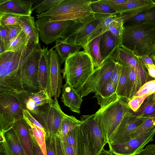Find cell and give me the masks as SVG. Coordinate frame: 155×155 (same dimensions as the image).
<instances>
[{
  "label": "cell",
  "mask_w": 155,
  "mask_h": 155,
  "mask_svg": "<svg viewBox=\"0 0 155 155\" xmlns=\"http://www.w3.org/2000/svg\"><path fill=\"white\" fill-rule=\"evenodd\" d=\"M28 42L20 50L6 51L0 54V94L10 92L16 94L24 91L22 73L27 62L40 45Z\"/></svg>",
  "instance_id": "6da1fadb"
},
{
  "label": "cell",
  "mask_w": 155,
  "mask_h": 155,
  "mask_svg": "<svg viewBox=\"0 0 155 155\" xmlns=\"http://www.w3.org/2000/svg\"><path fill=\"white\" fill-rule=\"evenodd\" d=\"M137 56H149L155 50V24L137 23L124 26L121 45Z\"/></svg>",
  "instance_id": "7a4b0ae2"
},
{
  "label": "cell",
  "mask_w": 155,
  "mask_h": 155,
  "mask_svg": "<svg viewBox=\"0 0 155 155\" xmlns=\"http://www.w3.org/2000/svg\"><path fill=\"white\" fill-rule=\"evenodd\" d=\"M95 69L92 59L84 51L68 58L62 70L63 78L75 89L81 86Z\"/></svg>",
  "instance_id": "3957f363"
},
{
  "label": "cell",
  "mask_w": 155,
  "mask_h": 155,
  "mask_svg": "<svg viewBox=\"0 0 155 155\" xmlns=\"http://www.w3.org/2000/svg\"><path fill=\"white\" fill-rule=\"evenodd\" d=\"M91 0H64L45 13L37 15V18L49 17V21L72 20L74 22L94 15L91 8Z\"/></svg>",
  "instance_id": "277c9868"
},
{
  "label": "cell",
  "mask_w": 155,
  "mask_h": 155,
  "mask_svg": "<svg viewBox=\"0 0 155 155\" xmlns=\"http://www.w3.org/2000/svg\"><path fill=\"white\" fill-rule=\"evenodd\" d=\"M132 111L127 100L118 97L116 101L104 107L100 108L94 114L107 140L125 115Z\"/></svg>",
  "instance_id": "5b68a950"
},
{
  "label": "cell",
  "mask_w": 155,
  "mask_h": 155,
  "mask_svg": "<svg viewBox=\"0 0 155 155\" xmlns=\"http://www.w3.org/2000/svg\"><path fill=\"white\" fill-rule=\"evenodd\" d=\"M109 16L94 14L84 19L73 22L63 32L60 38L83 48L100 21Z\"/></svg>",
  "instance_id": "8992f818"
},
{
  "label": "cell",
  "mask_w": 155,
  "mask_h": 155,
  "mask_svg": "<svg viewBox=\"0 0 155 155\" xmlns=\"http://www.w3.org/2000/svg\"><path fill=\"white\" fill-rule=\"evenodd\" d=\"M23 118V109L15 94L10 92L0 93V133L6 131Z\"/></svg>",
  "instance_id": "52a82bcc"
},
{
  "label": "cell",
  "mask_w": 155,
  "mask_h": 155,
  "mask_svg": "<svg viewBox=\"0 0 155 155\" xmlns=\"http://www.w3.org/2000/svg\"><path fill=\"white\" fill-rule=\"evenodd\" d=\"M116 62L112 57L106 59L99 68H95L84 83L76 89L82 98L96 91L107 80L111 79Z\"/></svg>",
  "instance_id": "ba28073f"
},
{
  "label": "cell",
  "mask_w": 155,
  "mask_h": 155,
  "mask_svg": "<svg viewBox=\"0 0 155 155\" xmlns=\"http://www.w3.org/2000/svg\"><path fill=\"white\" fill-rule=\"evenodd\" d=\"M15 95L23 109L27 110L40 123L41 112L53 99L49 93L45 90L32 92L24 91Z\"/></svg>",
  "instance_id": "9c48e42d"
},
{
  "label": "cell",
  "mask_w": 155,
  "mask_h": 155,
  "mask_svg": "<svg viewBox=\"0 0 155 155\" xmlns=\"http://www.w3.org/2000/svg\"><path fill=\"white\" fill-rule=\"evenodd\" d=\"M37 19L35 22L39 37L41 40L46 45L60 39L64 31L74 22L72 20L49 21L48 17Z\"/></svg>",
  "instance_id": "30bf717a"
},
{
  "label": "cell",
  "mask_w": 155,
  "mask_h": 155,
  "mask_svg": "<svg viewBox=\"0 0 155 155\" xmlns=\"http://www.w3.org/2000/svg\"><path fill=\"white\" fill-rule=\"evenodd\" d=\"M111 57L116 62L134 69L142 82H146L149 79L150 77L141 57L122 45L118 47Z\"/></svg>",
  "instance_id": "8fae6325"
},
{
  "label": "cell",
  "mask_w": 155,
  "mask_h": 155,
  "mask_svg": "<svg viewBox=\"0 0 155 155\" xmlns=\"http://www.w3.org/2000/svg\"><path fill=\"white\" fill-rule=\"evenodd\" d=\"M155 131L135 138L108 143L109 151L115 155L140 154L145 145L153 140Z\"/></svg>",
  "instance_id": "7c38bea8"
},
{
  "label": "cell",
  "mask_w": 155,
  "mask_h": 155,
  "mask_svg": "<svg viewBox=\"0 0 155 155\" xmlns=\"http://www.w3.org/2000/svg\"><path fill=\"white\" fill-rule=\"evenodd\" d=\"M65 115L61 110L57 98L53 99L40 113V123L45 128L46 134L57 135Z\"/></svg>",
  "instance_id": "4fadbf2b"
},
{
  "label": "cell",
  "mask_w": 155,
  "mask_h": 155,
  "mask_svg": "<svg viewBox=\"0 0 155 155\" xmlns=\"http://www.w3.org/2000/svg\"><path fill=\"white\" fill-rule=\"evenodd\" d=\"M42 50L40 45L33 52L24 68L22 76L24 91L32 92L40 91L38 72Z\"/></svg>",
  "instance_id": "5bb4252c"
},
{
  "label": "cell",
  "mask_w": 155,
  "mask_h": 155,
  "mask_svg": "<svg viewBox=\"0 0 155 155\" xmlns=\"http://www.w3.org/2000/svg\"><path fill=\"white\" fill-rule=\"evenodd\" d=\"M50 66L48 92L52 97L57 98L61 92L62 77L61 61L59 56L53 48L49 50Z\"/></svg>",
  "instance_id": "9a60e30c"
},
{
  "label": "cell",
  "mask_w": 155,
  "mask_h": 155,
  "mask_svg": "<svg viewBox=\"0 0 155 155\" xmlns=\"http://www.w3.org/2000/svg\"><path fill=\"white\" fill-rule=\"evenodd\" d=\"M147 118L136 116L132 111L127 113L109 138L108 144L130 139L132 132Z\"/></svg>",
  "instance_id": "2e32d148"
},
{
  "label": "cell",
  "mask_w": 155,
  "mask_h": 155,
  "mask_svg": "<svg viewBox=\"0 0 155 155\" xmlns=\"http://www.w3.org/2000/svg\"><path fill=\"white\" fill-rule=\"evenodd\" d=\"M81 119L84 120L88 125L94 143L96 153L98 155L107 143L101 124L95 114L83 115Z\"/></svg>",
  "instance_id": "e0dca14e"
},
{
  "label": "cell",
  "mask_w": 155,
  "mask_h": 155,
  "mask_svg": "<svg viewBox=\"0 0 155 155\" xmlns=\"http://www.w3.org/2000/svg\"><path fill=\"white\" fill-rule=\"evenodd\" d=\"M123 19L124 26L140 23L155 24V2L149 7L140 11L119 15Z\"/></svg>",
  "instance_id": "ac0fdd59"
},
{
  "label": "cell",
  "mask_w": 155,
  "mask_h": 155,
  "mask_svg": "<svg viewBox=\"0 0 155 155\" xmlns=\"http://www.w3.org/2000/svg\"><path fill=\"white\" fill-rule=\"evenodd\" d=\"M33 4L32 1L0 0V14L6 13L31 16Z\"/></svg>",
  "instance_id": "d6986e66"
},
{
  "label": "cell",
  "mask_w": 155,
  "mask_h": 155,
  "mask_svg": "<svg viewBox=\"0 0 155 155\" xmlns=\"http://www.w3.org/2000/svg\"><path fill=\"white\" fill-rule=\"evenodd\" d=\"M100 108L104 107L116 101L118 97L116 93V87L111 79L107 80L94 93Z\"/></svg>",
  "instance_id": "ffe728a7"
},
{
  "label": "cell",
  "mask_w": 155,
  "mask_h": 155,
  "mask_svg": "<svg viewBox=\"0 0 155 155\" xmlns=\"http://www.w3.org/2000/svg\"><path fill=\"white\" fill-rule=\"evenodd\" d=\"M81 120L78 134L80 155H97L89 127L84 120Z\"/></svg>",
  "instance_id": "44dd1931"
},
{
  "label": "cell",
  "mask_w": 155,
  "mask_h": 155,
  "mask_svg": "<svg viewBox=\"0 0 155 155\" xmlns=\"http://www.w3.org/2000/svg\"><path fill=\"white\" fill-rule=\"evenodd\" d=\"M61 101L72 111L80 114V108L83 101L74 87L67 82L62 88Z\"/></svg>",
  "instance_id": "7402d4cb"
},
{
  "label": "cell",
  "mask_w": 155,
  "mask_h": 155,
  "mask_svg": "<svg viewBox=\"0 0 155 155\" xmlns=\"http://www.w3.org/2000/svg\"><path fill=\"white\" fill-rule=\"evenodd\" d=\"M17 134L26 155H32V142L29 126L24 118L17 120L12 127Z\"/></svg>",
  "instance_id": "603a6c76"
},
{
  "label": "cell",
  "mask_w": 155,
  "mask_h": 155,
  "mask_svg": "<svg viewBox=\"0 0 155 155\" xmlns=\"http://www.w3.org/2000/svg\"><path fill=\"white\" fill-rule=\"evenodd\" d=\"M49 66V50L47 47L43 46L39 61L38 72V80L40 90L48 91Z\"/></svg>",
  "instance_id": "cb8c5ba5"
},
{
  "label": "cell",
  "mask_w": 155,
  "mask_h": 155,
  "mask_svg": "<svg viewBox=\"0 0 155 155\" xmlns=\"http://www.w3.org/2000/svg\"><path fill=\"white\" fill-rule=\"evenodd\" d=\"M155 93V79H154L143 85L134 96L127 101L128 104L132 111L135 112L148 96Z\"/></svg>",
  "instance_id": "d4e9b609"
},
{
  "label": "cell",
  "mask_w": 155,
  "mask_h": 155,
  "mask_svg": "<svg viewBox=\"0 0 155 155\" xmlns=\"http://www.w3.org/2000/svg\"><path fill=\"white\" fill-rule=\"evenodd\" d=\"M121 38L108 31L102 35L100 43V51L102 57L104 61L112 56L113 54L121 45Z\"/></svg>",
  "instance_id": "484cf974"
},
{
  "label": "cell",
  "mask_w": 155,
  "mask_h": 155,
  "mask_svg": "<svg viewBox=\"0 0 155 155\" xmlns=\"http://www.w3.org/2000/svg\"><path fill=\"white\" fill-rule=\"evenodd\" d=\"M7 155H26L15 130L12 127L3 133Z\"/></svg>",
  "instance_id": "4316f807"
},
{
  "label": "cell",
  "mask_w": 155,
  "mask_h": 155,
  "mask_svg": "<svg viewBox=\"0 0 155 155\" xmlns=\"http://www.w3.org/2000/svg\"><path fill=\"white\" fill-rule=\"evenodd\" d=\"M19 25L29 40V42L38 44L39 35L36 28L34 17L31 16H21Z\"/></svg>",
  "instance_id": "83f0119b"
},
{
  "label": "cell",
  "mask_w": 155,
  "mask_h": 155,
  "mask_svg": "<svg viewBox=\"0 0 155 155\" xmlns=\"http://www.w3.org/2000/svg\"><path fill=\"white\" fill-rule=\"evenodd\" d=\"M155 1L152 0H132L131 2L114 5L111 7L115 9L118 14L142 11L151 6Z\"/></svg>",
  "instance_id": "f1b7e54d"
},
{
  "label": "cell",
  "mask_w": 155,
  "mask_h": 155,
  "mask_svg": "<svg viewBox=\"0 0 155 155\" xmlns=\"http://www.w3.org/2000/svg\"><path fill=\"white\" fill-rule=\"evenodd\" d=\"M102 35L88 42L83 48L84 51L91 58L95 68L100 67L104 61L102 57L100 51Z\"/></svg>",
  "instance_id": "f546056e"
},
{
  "label": "cell",
  "mask_w": 155,
  "mask_h": 155,
  "mask_svg": "<svg viewBox=\"0 0 155 155\" xmlns=\"http://www.w3.org/2000/svg\"><path fill=\"white\" fill-rule=\"evenodd\" d=\"M54 48L59 56L62 64L70 56L79 51L82 47L69 43L65 40L59 39L55 41Z\"/></svg>",
  "instance_id": "4dcf8cb0"
},
{
  "label": "cell",
  "mask_w": 155,
  "mask_h": 155,
  "mask_svg": "<svg viewBox=\"0 0 155 155\" xmlns=\"http://www.w3.org/2000/svg\"><path fill=\"white\" fill-rule=\"evenodd\" d=\"M133 114L139 117H155V93L148 96L137 110L133 112Z\"/></svg>",
  "instance_id": "1f68e13d"
},
{
  "label": "cell",
  "mask_w": 155,
  "mask_h": 155,
  "mask_svg": "<svg viewBox=\"0 0 155 155\" xmlns=\"http://www.w3.org/2000/svg\"><path fill=\"white\" fill-rule=\"evenodd\" d=\"M128 68L127 101L133 97L142 86L138 76L133 68Z\"/></svg>",
  "instance_id": "d6a6232c"
},
{
  "label": "cell",
  "mask_w": 155,
  "mask_h": 155,
  "mask_svg": "<svg viewBox=\"0 0 155 155\" xmlns=\"http://www.w3.org/2000/svg\"><path fill=\"white\" fill-rule=\"evenodd\" d=\"M81 120L76 119L73 116L66 114L64 116L57 136L61 139H65L67 134L79 125Z\"/></svg>",
  "instance_id": "836d02e7"
},
{
  "label": "cell",
  "mask_w": 155,
  "mask_h": 155,
  "mask_svg": "<svg viewBox=\"0 0 155 155\" xmlns=\"http://www.w3.org/2000/svg\"><path fill=\"white\" fill-rule=\"evenodd\" d=\"M154 131L155 117H149L145 120L132 132L130 135V138H137Z\"/></svg>",
  "instance_id": "e575fe53"
},
{
  "label": "cell",
  "mask_w": 155,
  "mask_h": 155,
  "mask_svg": "<svg viewBox=\"0 0 155 155\" xmlns=\"http://www.w3.org/2000/svg\"><path fill=\"white\" fill-rule=\"evenodd\" d=\"M118 16L117 15H111L101 20L91 34L88 42L109 31L110 25Z\"/></svg>",
  "instance_id": "d590c367"
},
{
  "label": "cell",
  "mask_w": 155,
  "mask_h": 155,
  "mask_svg": "<svg viewBox=\"0 0 155 155\" xmlns=\"http://www.w3.org/2000/svg\"><path fill=\"white\" fill-rule=\"evenodd\" d=\"M23 117L30 127L33 137L39 145L44 154L47 155L45 143L46 133L31 123L27 117Z\"/></svg>",
  "instance_id": "8d00e7d4"
},
{
  "label": "cell",
  "mask_w": 155,
  "mask_h": 155,
  "mask_svg": "<svg viewBox=\"0 0 155 155\" xmlns=\"http://www.w3.org/2000/svg\"><path fill=\"white\" fill-rule=\"evenodd\" d=\"M28 42V39L22 30L15 36L10 40L6 51H18Z\"/></svg>",
  "instance_id": "74e56055"
},
{
  "label": "cell",
  "mask_w": 155,
  "mask_h": 155,
  "mask_svg": "<svg viewBox=\"0 0 155 155\" xmlns=\"http://www.w3.org/2000/svg\"><path fill=\"white\" fill-rule=\"evenodd\" d=\"M123 66L122 72L116 87V93L118 97L127 100L128 68Z\"/></svg>",
  "instance_id": "f35d334b"
},
{
  "label": "cell",
  "mask_w": 155,
  "mask_h": 155,
  "mask_svg": "<svg viewBox=\"0 0 155 155\" xmlns=\"http://www.w3.org/2000/svg\"><path fill=\"white\" fill-rule=\"evenodd\" d=\"M91 8L94 14L111 15L118 14L116 10L101 0H91Z\"/></svg>",
  "instance_id": "ab89813d"
},
{
  "label": "cell",
  "mask_w": 155,
  "mask_h": 155,
  "mask_svg": "<svg viewBox=\"0 0 155 155\" xmlns=\"http://www.w3.org/2000/svg\"><path fill=\"white\" fill-rule=\"evenodd\" d=\"M79 125L69 132L65 138L68 143L73 149L75 155H80L78 137Z\"/></svg>",
  "instance_id": "60d3db41"
},
{
  "label": "cell",
  "mask_w": 155,
  "mask_h": 155,
  "mask_svg": "<svg viewBox=\"0 0 155 155\" xmlns=\"http://www.w3.org/2000/svg\"><path fill=\"white\" fill-rule=\"evenodd\" d=\"M64 0H45L38 3L32 8V11L40 14L48 11L64 2Z\"/></svg>",
  "instance_id": "b9f144b4"
},
{
  "label": "cell",
  "mask_w": 155,
  "mask_h": 155,
  "mask_svg": "<svg viewBox=\"0 0 155 155\" xmlns=\"http://www.w3.org/2000/svg\"><path fill=\"white\" fill-rule=\"evenodd\" d=\"M124 28L123 19L119 15L110 25L109 31L114 35L121 38Z\"/></svg>",
  "instance_id": "7bdbcfd3"
},
{
  "label": "cell",
  "mask_w": 155,
  "mask_h": 155,
  "mask_svg": "<svg viewBox=\"0 0 155 155\" xmlns=\"http://www.w3.org/2000/svg\"><path fill=\"white\" fill-rule=\"evenodd\" d=\"M20 16L10 14H0V25H19Z\"/></svg>",
  "instance_id": "ee69618b"
},
{
  "label": "cell",
  "mask_w": 155,
  "mask_h": 155,
  "mask_svg": "<svg viewBox=\"0 0 155 155\" xmlns=\"http://www.w3.org/2000/svg\"><path fill=\"white\" fill-rule=\"evenodd\" d=\"M45 143L47 155H57L55 136L46 134Z\"/></svg>",
  "instance_id": "f6af8a7d"
},
{
  "label": "cell",
  "mask_w": 155,
  "mask_h": 155,
  "mask_svg": "<svg viewBox=\"0 0 155 155\" xmlns=\"http://www.w3.org/2000/svg\"><path fill=\"white\" fill-rule=\"evenodd\" d=\"M123 67V66L121 64L116 62L111 78V80L113 84L116 87V89L122 72Z\"/></svg>",
  "instance_id": "bcb514c9"
},
{
  "label": "cell",
  "mask_w": 155,
  "mask_h": 155,
  "mask_svg": "<svg viewBox=\"0 0 155 155\" xmlns=\"http://www.w3.org/2000/svg\"><path fill=\"white\" fill-rule=\"evenodd\" d=\"M4 26L8 33L10 40L15 36L22 30L20 25Z\"/></svg>",
  "instance_id": "7dc6e473"
},
{
  "label": "cell",
  "mask_w": 155,
  "mask_h": 155,
  "mask_svg": "<svg viewBox=\"0 0 155 155\" xmlns=\"http://www.w3.org/2000/svg\"><path fill=\"white\" fill-rule=\"evenodd\" d=\"M0 44L3 45L6 48L10 40L8 33L3 25H0Z\"/></svg>",
  "instance_id": "c3c4849f"
},
{
  "label": "cell",
  "mask_w": 155,
  "mask_h": 155,
  "mask_svg": "<svg viewBox=\"0 0 155 155\" xmlns=\"http://www.w3.org/2000/svg\"><path fill=\"white\" fill-rule=\"evenodd\" d=\"M29 127L32 142V155H45L39 145L33 137L31 130L29 126Z\"/></svg>",
  "instance_id": "681fc988"
},
{
  "label": "cell",
  "mask_w": 155,
  "mask_h": 155,
  "mask_svg": "<svg viewBox=\"0 0 155 155\" xmlns=\"http://www.w3.org/2000/svg\"><path fill=\"white\" fill-rule=\"evenodd\" d=\"M23 116L27 117L31 123L35 125L43 131L46 132L45 128L43 126L32 116L27 110L23 109Z\"/></svg>",
  "instance_id": "f907efd6"
},
{
  "label": "cell",
  "mask_w": 155,
  "mask_h": 155,
  "mask_svg": "<svg viewBox=\"0 0 155 155\" xmlns=\"http://www.w3.org/2000/svg\"><path fill=\"white\" fill-rule=\"evenodd\" d=\"M57 155H65L62 143L60 138L55 136Z\"/></svg>",
  "instance_id": "816d5d0a"
},
{
  "label": "cell",
  "mask_w": 155,
  "mask_h": 155,
  "mask_svg": "<svg viewBox=\"0 0 155 155\" xmlns=\"http://www.w3.org/2000/svg\"><path fill=\"white\" fill-rule=\"evenodd\" d=\"M61 139L65 155H75L73 149L68 143L66 139Z\"/></svg>",
  "instance_id": "f5cc1de1"
},
{
  "label": "cell",
  "mask_w": 155,
  "mask_h": 155,
  "mask_svg": "<svg viewBox=\"0 0 155 155\" xmlns=\"http://www.w3.org/2000/svg\"><path fill=\"white\" fill-rule=\"evenodd\" d=\"M140 154V155H155V145L151 144L147 145Z\"/></svg>",
  "instance_id": "db71d44e"
},
{
  "label": "cell",
  "mask_w": 155,
  "mask_h": 155,
  "mask_svg": "<svg viewBox=\"0 0 155 155\" xmlns=\"http://www.w3.org/2000/svg\"><path fill=\"white\" fill-rule=\"evenodd\" d=\"M148 74L152 78L155 79V65L153 64H145Z\"/></svg>",
  "instance_id": "11a10c76"
},
{
  "label": "cell",
  "mask_w": 155,
  "mask_h": 155,
  "mask_svg": "<svg viewBox=\"0 0 155 155\" xmlns=\"http://www.w3.org/2000/svg\"><path fill=\"white\" fill-rule=\"evenodd\" d=\"M140 57L145 64H154L152 60L149 56H144Z\"/></svg>",
  "instance_id": "9f6ffc18"
},
{
  "label": "cell",
  "mask_w": 155,
  "mask_h": 155,
  "mask_svg": "<svg viewBox=\"0 0 155 155\" xmlns=\"http://www.w3.org/2000/svg\"><path fill=\"white\" fill-rule=\"evenodd\" d=\"M4 141L0 142V155H7L5 148Z\"/></svg>",
  "instance_id": "6f0895ef"
},
{
  "label": "cell",
  "mask_w": 155,
  "mask_h": 155,
  "mask_svg": "<svg viewBox=\"0 0 155 155\" xmlns=\"http://www.w3.org/2000/svg\"><path fill=\"white\" fill-rule=\"evenodd\" d=\"M98 155H115L109 150L103 149Z\"/></svg>",
  "instance_id": "680465c9"
},
{
  "label": "cell",
  "mask_w": 155,
  "mask_h": 155,
  "mask_svg": "<svg viewBox=\"0 0 155 155\" xmlns=\"http://www.w3.org/2000/svg\"><path fill=\"white\" fill-rule=\"evenodd\" d=\"M150 58L152 60L154 64L155 65V50L149 56Z\"/></svg>",
  "instance_id": "91938a15"
}]
</instances>
